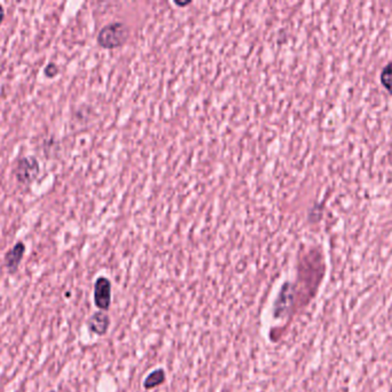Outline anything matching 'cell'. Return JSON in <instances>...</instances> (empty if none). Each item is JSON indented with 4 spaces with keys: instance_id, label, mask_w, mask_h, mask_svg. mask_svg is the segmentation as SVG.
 I'll list each match as a JSON object with an SVG mask.
<instances>
[{
    "instance_id": "4",
    "label": "cell",
    "mask_w": 392,
    "mask_h": 392,
    "mask_svg": "<svg viewBox=\"0 0 392 392\" xmlns=\"http://www.w3.org/2000/svg\"><path fill=\"white\" fill-rule=\"evenodd\" d=\"M24 253H26V245L24 242H17L10 251H7L3 258V263L8 272L14 274L17 272L21 261L24 259Z\"/></svg>"
},
{
    "instance_id": "8",
    "label": "cell",
    "mask_w": 392,
    "mask_h": 392,
    "mask_svg": "<svg viewBox=\"0 0 392 392\" xmlns=\"http://www.w3.org/2000/svg\"><path fill=\"white\" fill-rule=\"evenodd\" d=\"M44 73H45V76L49 77V79H53V77L56 76L58 73H59V68H58L56 63H51L45 67Z\"/></svg>"
},
{
    "instance_id": "6",
    "label": "cell",
    "mask_w": 392,
    "mask_h": 392,
    "mask_svg": "<svg viewBox=\"0 0 392 392\" xmlns=\"http://www.w3.org/2000/svg\"><path fill=\"white\" fill-rule=\"evenodd\" d=\"M165 381V373L163 369H156L154 372L151 373L147 377H146L144 386L145 389L151 390L154 389L156 386H161Z\"/></svg>"
},
{
    "instance_id": "9",
    "label": "cell",
    "mask_w": 392,
    "mask_h": 392,
    "mask_svg": "<svg viewBox=\"0 0 392 392\" xmlns=\"http://www.w3.org/2000/svg\"><path fill=\"white\" fill-rule=\"evenodd\" d=\"M3 17H5V10H3V5L0 3V26L3 24Z\"/></svg>"
},
{
    "instance_id": "2",
    "label": "cell",
    "mask_w": 392,
    "mask_h": 392,
    "mask_svg": "<svg viewBox=\"0 0 392 392\" xmlns=\"http://www.w3.org/2000/svg\"><path fill=\"white\" fill-rule=\"evenodd\" d=\"M15 177L22 184H29L40 174V163L35 156H26L17 160L15 166Z\"/></svg>"
},
{
    "instance_id": "1",
    "label": "cell",
    "mask_w": 392,
    "mask_h": 392,
    "mask_svg": "<svg viewBox=\"0 0 392 392\" xmlns=\"http://www.w3.org/2000/svg\"><path fill=\"white\" fill-rule=\"evenodd\" d=\"M129 38V29L126 24L115 22L103 27L98 35V44L103 49L122 47Z\"/></svg>"
},
{
    "instance_id": "3",
    "label": "cell",
    "mask_w": 392,
    "mask_h": 392,
    "mask_svg": "<svg viewBox=\"0 0 392 392\" xmlns=\"http://www.w3.org/2000/svg\"><path fill=\"white\" fill-rule=\"evenodd\" d=\"M94 305L103 312L112 305V283L105 276H100L94 283Z\"/></svg>"
},
{
    "instance_id": "7",
    "label": "cell",
    "mask_w": 392,
    "mask_h": 392,
    "mask_svg": "<svg viewBox=\"0 0 392 392\" xmlns=\"http://www.w3.org/2000/svg\"><path fill=\"white\" fill-rule=\"evenodd\" d=\"M381 83L392 95V61L388 63L381 73Z\"/></svg>"
},
{
    "instance_id": "5",
    "label": "cell",
    "mask_w": 392,
    "mask_h": 392,
    "mask_svg": "<svg viewBox=\"0 0 392 392\" xmlns=\"http://www.w3.org/2000/svg\"><path fill=\"white\" fill-rule=\"evenodd\" d=\"M87 327L92 334H96V336H105L110 327L108 314H105L103 311L93 313L87 320Z\"/></svg>"
}]
</instances>
